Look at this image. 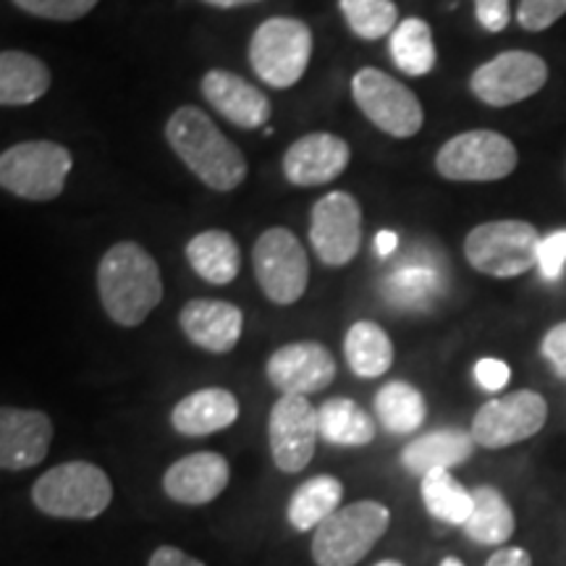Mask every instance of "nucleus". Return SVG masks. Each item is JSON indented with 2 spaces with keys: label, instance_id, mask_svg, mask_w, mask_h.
<instances>
[{
  "label": "nucleus",
  "instance_id": "1",
  "mask_svg": "<svg viewBox=\"0 0 566 566\" xmlns=\"http://www.w3.org/2000/svg\"><path fill=\"white\" fill-rule=\"evenodd\" d=\"M166 139L184 166L216 192H233L247 179V158L208 113L181 105L166 124Z\"/></svg>",
  "mask_w": 566,
  "mask_h": 566
},
{
  "label": "nucleus",
  "instance_id": "2",
  "mask_svg": "<svg viewBox=\"0 0 566 566\" xmlns=\"http://www.w3.org/2000/svg\"><path fill=\"white\" fill-rule=\"evenodd\" d=\"M97 294L113 323L137 328L163 300L158 260L137 242H116L97 265Z\"/></svg>",
  "mask_w": 566,
  "mask_h": 566
},
{
  "label": "nucleus",
  "instance_id": "3",
  "mask_svg": "<svg viewBox=\"0 0 566 566\" xmlns=\"http://www.w3.org/2000/svg\"><path fill=\"white\" fill-rule=\"evenodd\" d=\"M111 501V478L92 462H63L32 485V504L55 520H95Z\"/></svg>",
  "mask_w": 566,
  "mask_h": 566
},
{
  "label": "nucleus",
  "instance_id": "4",
  "mask_svg": "<svg viewBox=\"0 0 566 566\" xmlns=\"http://www.w3.org/2000/svg\"><path fill=\"white\" fill-rule=\"evenodd\" d=\"M74 168L66 145L51 139H30L11 145L0 155V187L30 202H51L63 195Z\"/></svg>",
  "mask_w": 566,
  "mask_h": 566
},
{
  "label": "nucleus",
  "instance_id": "5",
  "mask_svg": "<svg viewBox=\"0 0 566 566\" xmlns=\"http://www.w3.org/2000/svg\"><path fill=\"white\" fill-rule=\"evenodd\" d=\"M391 512L380 501H354L315 530L313 558L317 566H357L388 533Z\"/></svg>",
  "mask_w": 566,
  "mask_h": 566
},
{
  "label": "nucleus",
  "instance_id": "6",
  "mask_svg": "<svg viewBox=\"0 0 566 566\" xmlns=\"http://www.w3.org/2000/svg\"><path fill=\"white\" fill-rule=\"evenodd\" d=\"M313 59V30L302 19L271 17L250 40V66L273 90H289L302 80Z\"/></svg>",
  "mask_w": 566,
  "mask_h": 566
},
{
  "label": "nucleus",
  "instance_id": "7",
  "mask_svg": "<svg viewBox=\"0 0 566 566\" xmlns=\"http://www.w3.org/2000/svg\"><path fill=\"white\" fill-rule=\"evenodd\" d=\"M541 242V233L527 221H485L467 233L464 258L491 279H516L537 265Z\"/></svg>",
  "mask_w": 566,
  "mask_h": 566
},
{
  "label": "nucleus",
  "instance_id": "8",
  "mask_svg": "<svg viewBox=\"0 0 566 566\" xmlns=\"http://www.w3.org/2000/svg\"><path fill=\"white\" fill-rule=\"evenodd\" d=\"M520 153L514 142L491 129L462 132L446 139L436 153V171L446 181H501L514 174Z\"/></svg>",
  "mask_w": 566,
  "mask_h": 566
},
{
  "label": "nucleus",
  "instance_id": "9",
  "mask_svg": "<svg viewBox=\"0 0 566 566\" xmlns=\"http://www.w3.org/2000/svg\"><path fill=\"white\" fill-rule=\"evenodd\" d=\"M352 97L365 118L394 139L420 134L424 111L420 97L386 71L365 66L352 76Z\"/></svg>",
  "mask_w": 566,
  "mask_h": 566
},
{
  "label": "nucleus",
  "instance_id": "10",
  "mask_svg": "<svg viewBox=\"0 0 566 566\" xmlns=\"http://www.w3.org/2000/svg\"><path fill=\"white\" fill-rule=\"evenodd\" d=\"M254 279L273 304L300 302L310 283V260L294 231L273 226L263 231L252 250Z\"/></svg>",
  "mask_w": 566,
  "mask_h": 566
},
{
  "label": "nucleus",
  "instance_id": "11",
  "mask_svg": "<svg viewBox=\"0 0 566 566\" xmlns=\"http://www.w3.org/2000/svg\"><path fill=\"white\" fill-rule=\"evenodd\" d=\"M548 420V401L537 391L520 388L485 401L472 417V438L483 449H506L537 436Z\"/></svg>",
  "mask_w": 566,
  "mask_h": 566
},
{
  "label": "nucleus",
  "instance_id": "12",
  "mask_svg": "<svg viewBox=\"0 0 566 566\" xmlns=\"http://www.w3.org/2000/svg\"><path fill=\"white\" fill-rule=\"evenodd\" d=\"M548 63L530 51H504L478 66L470 76V90L491 108H509L546 87Z\"/></svg>",
  "mask_w": 566,
  "mask_h": 566
},
{
  "label": "nucleus",
  "instance_id": "13",
  "mask_svg": "<svg viewBox=\"0 0 566 566\" xmlns=\"http://www.w3.org/2000/svg\"><path fill=\"white\" fill-rule=\"evenodd\" d=\"M310 244L323 265L344 268L363 247V205L349 192H328L310 212Z\"/></svg>",
  "mask_w": 566,
  "mask_h": 566
},
{
  "label": "nucleus",
  "instance_id": "14",
  "mask_svg": "<svg viewBox=\"0 0 566 566\" xmlns=\"http://www.w3.org/2000/svg\"><path fill=\"white\" fill-rule=\"evenodd\" d=\"M321 422L307 396H281L268 417V441L273 462L286 475H296L313 462Z\"/></svg>",
  "mask_w": 566,
  "mask_h": 566
},
{
  "label": "nucleus",
  "instance_id": "15",
  "mask_svg": "<svg viewBox=\"0 0 566 566\" xmlns=\"http://www.w3.org/2000/svg\"><path fill=\"white\" fill-rule=\"evenodd\" d=\"M265 375L281 396H310L325 391L336 378V359L328 346L317 342H294L268 357Z\"/></svg>",
  "mask_w": 566,
  "mask_h": 566
},
{
  "label": "nucleus",
  "instance_id": "16",
  "mask_svg": "<svg viewBox=\"0 0 566 566\" xmlns=\"http://www.w3.org/2000/svg\"><path fill=\"white\" fill-rule=\"evenodd\" d=\"M352 160L349 142L331 132L304 134L283 153L281 171L294 187H323L336 181Z\"/></svg>",
  "mask_w": 566,
  "mask_h": 566
},
{
  "label": "nucleus",
  "instance_id": "17",
  "mask_svg": "<svg viewBox=\"0 0 566 566\" xmlns=\"http://www.w3.org/2000/svg\"><path fill=\"white\" fill-rule=\"evenodd\" d=\"M53 443V422L40 409H0V467L21 472L38 467Z\"/></svg>",
  "mask_w": 566,
  "mask_h": 566
},
{
  "label": "nucleus",
  "instance_id": "18",
  "mask_svg": "<svg viewBox=\"0 0 566 566\" xmlns=\"http://www.w3.org/2000/svg\"><path fill=\"white\" fill-rule=\"evenodd\" d=\"M200 90L205 101L239 129H260L273 113L265 92L247 82L244 76L233 74V71L210 69L202 76Z\"/></svg>",
  "mask_w": 566,
  "mask_h": 566
},
{
  "label": "nucleus",
  "instance_id": "19",
  "mask_svg": "<svg viewBox=\"0 0 566 566\" xmlns=\"http://www.w3.org/2000/svg\"><path fill=\"white\" fill-rule=\"evenodd\" d=\"M231 467L216 451H197L174 462L163 475V491L176 504L205 506L226 491Z\"/></svg>",
  "mask_w": 566,
  "mask_h": 566
},
{
  "label": "nucleus",
  "instance_id": "20",
  "mask_svg": "<svg viewBox=\"0 0 566 566\" xmlns=\"http://www.w3.org/2000/svg\"><path fill=\"white\" fill-rule=\"evenodd\" d=\"M184 336L210 354H229L244 331V313L223 300H189L179 313Z\"/></svg>",
  "mask_w": 566,
  "mask_h": 566
},
{
  "label": "nucleus",
  "instance_id": "21",
  "mask_svg": "<svg viewBox=\"0 0 566 566\" xmlns=\"http://www.w3.org/2000/svg\"><path fill=\"white\" fill-rule=\"evenodd\" d=\"M239 417V401L229 388H200L184 396L171 412L176 433L187 438H205L231 428Z\"/></svg>",
  "mask_w": 566,
  "mask_h": 566
},
{
  "label": "nucleus",
  "instance_id": "22",
  "mask_svg": "<svg viewBox=\"0 0 566 566\" xmlns=\"http://www.w3.org/2000/svg\"><path fill=\"white\" fill-rule=\"evenodd\" d=\"M475 438L467 430L459 428H441L433 433L417 436L401 451V464L412 475L424 478L428 472L451 470V467L464 464L467 459L475 454Z\"/></svg>",
  "mask_w": 566,
  "mask_h": 566
},
{
  "label": "nucleus",
  "instance_id": "23",
  "mask_svg": "<svg viewBox=\"0 0 566 566\" xmlns=\"http://www.w3.org/2000/svg\"><path fill=\"white\" fill-rule=\"evenodd\" d=\"M53 74L45 61L24 51L0 53V103L6 108L32 105L51 90Z\"/></svg>",
  "mask_w": 566,
  "mask_h": 566
},
{
  "label": "nucleus",
  "instance_id": "24",
  "mask_svg": "<svg viewBox=\"0 0 566 566\" xmlns=\"http://www.w3.org/2000/svg\"><path fill=\"white\" fill-rule=\"evenodd\" d=\"M184 254H187V263L192 265V271L212 286L231 283L242 268V252H239L237 239L223 229L200 231L189 239Z\"/></svg>",
  "mask_w": 566,
  "mask_h": 566
},
{
  "label": "nucleus",
  "instance_id": "25",
  "mask_svg": "<svg viewBox=\"0 0 566 566\" xmlns=\"http://www.w3.org/2000/svg\"><path fill=\"white\" fill-rule=\"evenodd\" d=\"M344 357L357 378H380L394 365V342L378 323L357 321L344 336Z\"/></svg>",
  "mask_w": 566,
  "mask_h": 566
},
{
  "label": "nucleus",
  "instance_id": "26",
  "mask_svg": "<svg viewBox=\"0 0 566 566\" xmlns=\"http://www.w3.org/2000/svg\"><path fill=\"white\" fill-rule=\"evenodd\" d=\"M344 485L334 475H315L296 488L292 499H289L286 516L294 530L307 533L317 530L328 516H334L342 509Z\"/></svg>",
  "mask_w": 566,
  "mask_h": 566
},
{
  "label": "nucleus",
  "instance_id": "27",
  "mask_svg": "<svg viewBox=\"0 0 566 566\" xmlns=\"http://www.w3.org/2000/svg\"><path fill=\"white\" fill-rule=\"evenodd\" d=\"M472 501H475V509H472L470 520L464 522V535L478 546H501V543H506L514 535L516 520L504 493L499 488L478 485L472 491Z\"/></svg>",
  "mask_w": 566,
  "mask_h": 566
},
{
  "label": "nucleus",
  "instance_id": "28",
  "mask_svg": "<svg viewBox=\"0 0 566 566\" xmlns=\"http://www.w3.org/2000/svg\"><path fill=\"white\" fill-rule=\"evenodd\" d=\"M388 53L396 69L407 76H428L436 69V42L433 30L424 19L409 17L399 21V27L388 38Z\"/></svg>",
  "mask_w": 566,
  "mask_h": 566
},
{
  "label": "nucleus",
  "instance_id": "29",
  "mask_svg": "<svg viewBox=\"0 0 566 566\" xmlns=\"http://www.w3.org/2000/svg\"><path fill=\"white\" fill-rule=\"evenodd\" d=\"M375 415L388 433L409 436L422 428L428 417L424 396L407 380H391L375 394Z\"/></svg>",
  "mask_w": 566,
  "mask_h": 566
},
{
  "label": "nucleus",
  "instance_id": "30",
  "mask_svg": "<svg viewBox=\"0 0 566 566\" xmlns=\"http://www.w3.org/2000/svg\"><path fill=\"white\" fill-rule=\"evenodd\" d=\"M317 422H321V438L334 446H367L375 438V422L357 401L328 399L317 409Z\"/></svg>",
  "mask_w": 566,
  "mask_h": 566
},
{
  "label": "nucleus",
  "instance_id": "31",
  "mask_svg": "<svg viewBox=\"0 0 566 566\" xmlns=\"http://www.w3.org/2000/svg\"><path fill=\"white\" fill-rule=\"evenodd\" d=\"M422 504L438 522L457 527H464L475 509L472 493L451 475V470H436L422 478Z\"/></svg>",
  "mask_w": 566,
  "mask_h": 566
},
{
  "label": "nucleus",
  "instance_id": "32",
  "mask_svg": "<svg viewBox=\"0 0 566 566\" xmlns=\"http://www.w3.org/2000/svg\"><path fill=\"white\" fill-rule=\"evenodd\" d=\"M338 9L359 40H380L399 27V9L394 0H338Z\"/></svg>",
  "mask_w": 566,
  "mask_h": 566
},
{
  "label": "nucleus",
  "instance_id": "33",
  "mask_svg": "<svg viewBox=\"0 0 566 566\" xmlns=\"http://www.w3.org/2000/svg\"><path fill=\"white\" fill-rule=\"evenodd\" d=\"M19 11L48 21H80L95 11L101 0H11Z\"/></svg>",
  "mask_w": 566,
  "mask_h": 566
},
{
  "label": "nucleus",
  "instance_id": "34",
  "mask_svg": "<svg viewBox=\"0 0 566 566\" xmlns=\"http://www.w3.org/2000/svg\"><path fill=\"white\" fill-rule=\"evenodd\" d=\"M566 17V0H520L516 21L525 32H546Z\"/></svg>",
  "mask_w": 566,
  "mask_h": 566
},
{
  "label": "nucleus",
  "instance_id": "35",
  "mask_svg": "<svg viewBox=\"0 0 566 566\" xmlns=\"http://www.w3.org/2000/svg\"><path fill=\"white\" fill-rule=\"evenodd\" d=\"M566 268V229L548 233L537 250V271L546 281H558Z\"/></svg>",
  "mask_w": 566,
  "mask_h": 566
},
{
  "label": "nucleus",
  "instance_id": "36",
  "mask_svg": "<svg viewBox=\"0 0 566 566\" xmlns=\"http://www.w3.org/2000/svg\"><path fill=\"white\" fill-rule=\"evenodd\" d=\"M475 17L485 32H504L512 21V6L509 0H475Z\"/></svg>",
  "mask_w": 566,
  "mask_h": 566
},
{
  "label": "nucleus",
  "instance_id": "37",
  "mask_svg": "<svg viewBox=\"0 0 566 566\" xmlns=\"http://www.w3.org/2000/svg\"><path fill=\"white\" fill-rule=\"evenodd\" d=\"M543 357L548 359V365L554 367L558 378H566V321L554 325L541 344Z\"/></svg>",
  "mask_w": 566,
  "mask_h": 566
},
{
  "label": "nucleus",
  "instance_id": "38",
  "mask_svg": "<svg viewBox=\"0 0 566 566\" xmlns=\"http://www.w3.org/2000/svg\"><path fill=\"white\" fill-rule=\"evenodd\" d=\"M509 378H512V370H509L504 359L485 357L475 365V380L485 391H501L509 384Z\"/></svg>",
  "mask_w": 566,
  "mask_h": 566
},
{
  "label": "nucleus",
  "instance_id": "39",
  "mask_svg": "<svg viewBox=\"0 0 566 566\" xmlns=\"http://www.w3.org/2000/svg\"><path fill=\"white\" fill-rule=\"evenodd\" d=\"M147 566H208V564H202L200 558L189 556L187 551H181L176 546H160L150 556V564Z\"/></svg>",
  "mask_w": 566,
  "mask_h": 566
},
{
  "label": "nucleus",
  "instance_id": "40",
  "mask_svg": "<svg viewBox=\"0 0 566 566\" xmlns=\"http://www.w3.org/2000/svg\"><path fill=\"white\" fill-rule=\"evenodd\" d=\"M485 566H533V558L525 548H499Z\"/></svg>",
  "mask_w": 566,
  "mask_h": 566
},
{
  "label": "nucleus",
  "instance_id": "41",
  "mask_svg": "<svg viewBox=\"0 0 566 566\" xmlns=\"http://www.w3.org/2000/svg\"><path fill=\"white\" fill-rule=\"evenodd\" d=\"M396 242H399V239H396L394 231H380L378 237H375V247H378L380 258H388V254L396 250Z\"/></svg>",
  "mask_w": 566,
  "mask_h": 566
},
{
  "label": "nucleus",
  "instance_id": "42",
  "mask_svg": "<svg viewBox=\"0 0 566 566\" xmlns=\"http://www.w3.org/2000/svg\"><path fill=\"white\" fill-rule=\"evenodd\" d=\"M202 3L212 6V9H239V6H254L263 0H202Z\"/></svg>",
  "mask_w": 566,
  "mask_h": 566
},
{
  "label": "nucleus",
  "instance_id": "43",
  "mask_svg": "<svg viewBox=\"0 0 566 566\" xmlns=\"http://www.w3.org/2000/svg\"><path fill=\"white\" fill-rule=\"evenodd\" d=\"M441 566H464L462 562H459V558L457 556H449V558H443V562H441Z\"/></svg>",
  "mask_w": 566,
  "mask_h": 566
},
{
  "label": "nucleus",
  "instance_id": "44",
  "mask_svg": "<svg viewBox=\"0 0 566 566\" xmlns=\"http://www.w3.org/2000/svg\"><path fill=\"white\" fill-rule=\"evenodd\" d=\"M375 566H405L401 562H394V558H386V562H378Z\"/></svg>",
  "mask_w": 566,
  "mask_h": 566
}]
</instances>
